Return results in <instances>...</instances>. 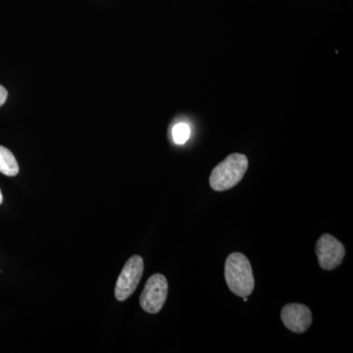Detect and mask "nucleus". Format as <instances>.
Wrapping results in <instances>:
<instances>
[{"label":"nucleus","mask_w":353,"mask_h":353,"mask_svg":"<svg viewBox=\"0 0 353 353\" xmlns=\"http://www.w3.org/2000/svg\"><path fill=\"white\" fill-rule=\"evenodd\" d=\"M225 279L228 287L240 297L250 296L254 290V276L250 260L243 253L230 254L225 263Z\"/></svg>","instance_id":"nucleus-1"},{"label":"nucleus","mask_w":353,"mask_h":353,"mask_svg":"<svg viewBox=\"0 0 353 353\" xmlns=\"http://www.w3.org/2000/svg\"><path fill=\"white\" fill-rule=\"evenodd\" d=\"M248 168V157L241 153H233L213 169L209 178L210 187L216 192L232 189L243 180Z\"/></svg>","instance_id":"nucleus-2"},{"label":"nucleus","mask_w":353,"mask_h":353,"mask_svg":"<svg viewBox=\"0 0 353 353\" xmlns=\"http://www.w3.org/2000/svg\"><path fill=\"white\" fill-rule=\"evenodd\" d=\"M143 269L145 263L139 255H134L128 260L116 283L115 296L117 301H127L134 294L143 277Z\"/></svg>","instance_id":"nucleus-3"},{"label":"nucleus","mask_w":353,"mask_h":353,"mask_svg":"<svg viewBox=\"0 0 353 353\" xmlns=\"http://www.w3.org/2000/svg\"><path fill=\"white\" fill-rule=\"evenodd\" d=\"M168 296V282L165 276L155 274L148 279L139 303L145 312L157 314L163 307Z\"/></svg>","instance_id":"nucleus-4"},{"label":"nucleus","mask_w":353,"mask_h":353,"mask_svg":"<svg viewBox=\"0 0 353 353\" xmlns=\"http://www.w3.org/2000/svg\"><path fill=\"white\" fill-rule=\"evenodd\" d=\"M315 250L318 263L324 270H334L345 259V246L330 234H322L316 243Z\"/></svg>","instance_id":"nucleus-5"},{"label":"nucleus","mask_w":353,"mask_h":353,"mask_svg":"<svg viewBox=\"0 0 353 353\" xmlns=\"http://www.w3.org/2000/svg\"><path fill=\"white\" fill-rule=\"evenodd\" d=\"M281 319L285 328L296 334L307 331L312 324V313L303 304L290 303L285 305L281 312Z\"/></svg>","instance_id":"nucleus-6"},{"label":"nucleus","mask_w":353,"mask_h":353,"mask_svg":"<svg viewBox=\"0 0 353 353\" xmlns=\"http://www.w3.org/2000/svg\"><path fill=\"white\" fill-rule=\"evenodd\" d=\"M0 173L14 176L19 173V165L10 150L0 145Z\"/></svg>","instance_id":"nucleus-7"},{"label":"nucleus","mask_w":353,"mask_h":353,"mask_svg":"<svg viewBox=\"0 0 353 353\" xmlns=\"http://www.w3.org/2000/svg\"><path fill=\"white\" fill-rule=\"evenodd\" d=\"M172 134H173L174 141H175L176 145H183L190 139V129L189 125L185 124V123L176 124L173 128Z\"/></svg>","instance_id":"nucleus-8"},{"label":"nucleus","mask_w":353,"mask_h":353,"mask_svg":"<svg viewBox=\"0 0 353 353\" xmlns=\"http://www.w3.org/2000/svg\"><path fill=\"white\" fill-rule=\"evenodd\" d=\"M7 97H8V92H7L6 88L0 85V108L6 103Z\"/></svg>","instance_id":"nucleus-9"},{"label":"nucleus","mask_w":353,"mask_h":353,"mask_svg":"<svg viewBox=\"0 0 353 353\" xmlns=\"http://www.w3.org/2000/svg\"><path fill=\"white\" fill-rule=\"evenodd\" d=\"M2 202H3V196H2L1 190H0V204H2Z\"/></svg>","instance_id":"nucleus-10"}]
</instances>
